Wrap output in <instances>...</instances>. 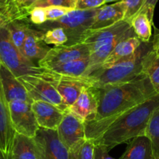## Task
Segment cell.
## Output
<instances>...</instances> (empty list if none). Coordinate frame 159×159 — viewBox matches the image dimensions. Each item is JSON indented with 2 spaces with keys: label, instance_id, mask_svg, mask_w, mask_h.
<instances>
[{
  "label": "cell",
  "instance_id": "277c9868",
  "mask_svg": "<svg viewBox=\"0 0 159 159\" xmlns=\"http://www.w3.org/2000/svg\"><path fill=\"white\" fill-rule=\"evenodd\" d=\"M0 61L16 77L24 75L38 76L45 71L28 60L13 44L7 27V20L0 14Z\"/></svg>",
  "mask_w": 159,
  "mask_h": 159
},
{
  "label": "cell",
  "instance_id": "7402d4cb",
  "mask_svg": "<svg viewBox=\"0 0 159 159\" xmlns=\"http://www.w3.org/2000/svg\"><path fill=\"white\" fill-rule=\"evenodd\" d=\"M7 27H8L10 38H11L13 44L22 53L24 41H25L27 31L30 27V23H29L28 19L7 20Z\"/></svg>",
  "mask_w": 159,
  "mask_h": 159
},
{
  "label": "cell",
  "instance_id": "cb8c5ba5",
  "mask_svg": "<svg viewBox=\"0 0 159 159\" xmlns=\"http://www.w3.org/2000/svg\"><path fill=\"white\" fill-rule=\"evenodd\" d=\"M143 73L149 78L156 93L159 94V57H157L153 49L143 58Z\"/></svg>",
  "mask_w": 159,
  "mask_h": 159
},
{
  "label": "cell",
  "instance_id": "d6a6232c",
  "mask_svg": "<svg viewBox=\"0 0 159 159\" xmlns=\"http://www.w3.org/2000/svg\"><path fill=\"white\" fill-rule=\"evenodd\" d=\"M106 3V0H76L75 10H93Z\"/></svg>",
  "mask_w": 159,
  "mask_h": 159
},
{
  "label": "cell",
  "instance_id": "44dd1931",
  "mask_svg": "<svg viewBox=\"0 0 159 159\" xmlns=\"http://www.w3.org/2000/svg\"><path fill=\"white\" fill-rule=\"evenodd\" d=\"M119 159H154L149 139L146 136H139L131 140Z\"/></svg>",
  "mask_w": 159,
  "mask_h": 159
},
{
  "label": "cell",
  "instance_id": "4316f807",
  "mask_svg": "<svg viewBox=\"0 0 159 159\" xmlns=\"http://www.w3.org/2000/svg\"><path fill=\"white\" fill-rule=\"evenodd\" d=\"M94 140L83 139L69 149V159H94Z\"/></svg>",
  "mask_w": 159,
  "mask_h": 159
},
{
  "label": "cell",
  "instance_id": "83f0119b",
  "mask_svg": "<svg viewBox=\"0 0 159 159\" xmlns=\"http://www.w3.org/2000/svg\"><path fill=\"white\" fill-rule=\"evenodd\" d=\"M43 40L47 45H54L55 46H61L66 45L68 37L65 30L62 27H53L46 30L44 34Z\"/></svg>",
  "mask_w": 159,
  "mask_h": 159
},
{
  "label": "cell",
  "instance_id": "7a4b0ae2",
  "mask_svg": "<svg viewBox=\"0 0 159 159\" xmlns=\"http://www.w3.org/2000/svg\"><path fill=\"white\" fill-rule=\"evenodd\" d=\"M158 105L159 94L120 116L94 142L103 145L110 151L117 145L128 143L139 136H144L150 117Z\"/></svg>",
  "mask_w": 159,
  "mask_h": 159
},
{
  "label": "cell",
  "instance_id": "ffe728a7",
  "mask_svg": "<svg viewBox=\"0 0 159 159\" xmlns=\"http://www.w3.org/2000/svg\"><path fill=\"white\" fill-rule=\"evenodd\" d=\"M140 44L141 41L136 36L129 37L122 40L111 51L100 69L108 68L116 63L118 61L131 56L135 52Z\"/></svg>",
  "mask_w": 159,
  "mask_h": 159
},
{
  "label": "cell",
  "instance_id": "d4e9b609",
  "mask_svg": "<svg viewBox=\"0 0 159 159\" xmlns=\"http://www.w3.org/2000/svg\"><path fill=\"white\" fill-rule=\"evenodd\" d=\"M152 148L154 159H159V105L153 111L145 129V134Z\"/></svg>",
  "mask_w": 159,
  "mask_h": 159
},
{
  "label": "cell",
  "instance_id": "d6986e66",
  "mask_svg": "<svg viewBox=\"0 0 159 159\" xmlns=\"http://www.w3.org/2000/svg\"><path fill=\"white\" fill-rule=\"evenodd\" d=\"M9 159H40L39 151L34 137L16 133Z\"/></svg>",
  "mask_w": 159,
  "mask_h": 159
},
{
  "label": "cell",
  "instance_id": "52a82bcc",
  "mask_svg": "<svg viewBox=\"0 0 159 159\" xmlns=\"http://www.w3.org/2000/svg\"><path fill=\"white\" fill-rule=\"evenodd\" d=\"M20 81L25 87L27 93L33 101H44L57 107L62 112L68 110V105L58 93L52 84L32 75H24L18 77Z\"/></svg>",
  "mask_w": 159,
  "mask_h": 159
},
{
  "label": "cell",
  "instance_id": "ab89813d",
  "mask_svg": "<svg viewBox=\"0 0 159 159\" xmlns=\"http://www.w3.org/2000/svg\"><path fill=\"white\" fill-rule=\"evenodd\" d=\"M1 63H2V62H1V61H0V66H1Z\"/></svg>",
  "mask_w": 159,
  "mask_h": 159
},
{
  "label": "cell",
  "instance_id": "ac0fdd59",
  "mask_svg": "<svg viewBox=\"0 0 159 159\" xmlns=\"http://www.w3.org/2000/svg\"><path fill=\"white\" fill-rule=\"evenodd\" d=\"M126 7L123 1H118L111 5H105L98 8L91 30L104 28L123 20Z\"/></svg>",
  "mask_w": 159,
  "mask_h": 159
},
{
  "label": "cell",
  "instance_id": "9a60e30c",
  "mask_svg": "<svg viewBox=\"0 0 159 159\" xmlns=\"http://www.w3.org/2000/svg\"><path fill=\"white\" fill-rule=\"evenodd\" d=\"M0 84L8 103L16 100L30 104L34 102L19 79L2 63L0 66Z\"/></svg>",
  "mask_w": 159,
  "mask_h": 159
},
{
  "label": "cell",
  "instance_id": "74e56055",
  "mask_svg": "<svg viewBox=\"0 0 159 159\" xmlns=\"http://www.w3.org/2000/svg\"><path fill=\"white\" fill-rule=\"evenodd\" d=\"M0 159H7L5 157V156H4L3 154H2V153L1 152V151H0Z\"/></svg>",
  "mask_w": 159,
  "mask_h": 159
},
{
  "label": "cell",
  "instance_id": "3957f363",
  "mask_svg": "<svg viewBox=\"0 0 159 159\" xmlns=\"http://www.w3.org/2000/svg\"><path fill=\"white\" fill-rule=\"evenodd\" d=\"M152 49V42H141L135 52L105 69H99L85 76L91 86L102 88L106 85L123 83L143 73V59Z\"/></svg>",
  "mask_w": 159,
  "mask_h": 159
},
{
  "label": "cell",
  "instance_id": "f1b7e54d",
  "mask_svg": "<svg viewBox=\"0 0 159 159\" xmlns=\"http://www.w3.org/2000/svg\"><path fill=\"white\" fill-rule=\"evenodd\" d=\"M125 4V11L123 20L129 23L133 17L140 12L144 3V0H122Z\"/></svg>",
  "mask_w": 159,
  "mask_h": 159
},
{
  "label": "cell",
  "instance_id": "ba28073f",
  "mask_svg": "<svg viewBox=\"0 0 159 159\" xmlns=\"http://www.w3.org/2000/svg\"><path fill=\"white\" fill-rule=\"evenodd\" d=\"M38 77L42 78L52 84L68 107L76 100L83 88L90 85L85 76L73 77L62 76L46 69L43 73L38 76Z\"/></svg>",
  "mask_w": 159,
  "mask_h": 159
},
{
  "label": "cell",
  "instance_id": "8d00e7d4",
  "mask_svg": "<svg viewBox=\"0 0 159 159\" xmlns=\"http://www.w3.org/2000/svg\"><path fill=\"white\" fill-rule=\"evenodd\" d=\"M10 2H11V0H0V10L5 8Z\"/></svg>",
  "mask_w": 159,
  "mask_h": 159
},
{
  "label": "cell",
  "instance_id": "30bf717a",
  "mask_svg": "<svg viewBox=\"0 0 159 159\" xmlns=\"http://www.w3.org/2000/svg\"><path fill=\"white\" fill-rule=\"evenodd\" d=\"M89 56L90 50L84 43L55 46L51 48L43 59L38 62V66L41 68L50 70L61 64L88 57Z\"/></svg>",
  "mask_w": 159,
  "mask_h": 159
},
{
  "label": "cell",
  "instance_id": "603a6c76",
  "mask_svg": "<svg viewBox=\"0 0 159 159\" xmlns=\"http://www.w3.org/2000/svg\"><path fill=\"white\" fill-rule=\"evenodd\" d=\"M88 64H89V56L61 64L50 69V70L62 76L80 77L84 75L88 69Z\"/></svg>",
  "mask_w": 159,
  "mask_h": 159
},
{
  "label": "cell",
  "instance_id": "4fadbf2b",
  "mask_svg": "<svg viewBox=\"0 0 159 159\" xmlns=\"http://www.w3.org/2000/svg\"><path fill=\"white\" fill-rule=\"evenodd\" d=\"M57 132L59 139L68 150L78 141L86 138L84 123L68 110L64 113Z\"/></svg>",
  "mask_w": 159,
  "mask_h": 159
},
{
  "label": "cell",
  "instance_id": "1f68e13d",
  "mask_svg": "<svg viewBox=\"0 0 159 159\" xmlns=\"http://www.w3.org/2000/svg\"><path fill=\"white\" fill-rule=\"evenodd\" d=\"M75 9L68 8L64 7H57V6H52V7H45V12H46L47 21L48 20H56L60 19L61 17L65 16L68 13Z\"/></svg>",
  "mask_w": 159,
  "mask_h": 159
},
{
  "label": "cell",
  "instance_id": "d590c367",
  "mask_svg": "<svg viewBox=\"0 0 159 159\" xmlns=\"http://www.w3.org/2000/svg\"><path fill=\"white\" fill-rule=\"evenodd\" d=\"M152 49L157 57H159V30L155 28V34L152 42Z\"/></svg>",
  "mask_w": 159,
  "mask_h": 159
},
{
  "label": "cell",
  "instance_id": "6da1fadb",
  "mask_svg": "<svg viewBox=\"0 0 159 159\" xmlns=\"http://www.w3.org/2000/svg\"><path fill=\"white\" fill-rule=\"evenodd\" d=\"M97 88L99 98L97 113L93 120L84 123L86 138L94 141L120 116L158 94L144 73L129 81Z\"/></svg>",
  "mask_w": 159,
  "mask_h": 159
},
{
  "label": "cell",
  "instance_id": "836d02e7",
  "mask_svg": "<svg viewBox=\"0 0 159 159\" xmlns=\"http://www.w3.org/2000/svg\"><path fill=\"white\" fill-rule=\"evenodd\" d=\"M158 0H144V3L139 13H143L148 15L150 20L153 23V16L155 6Z\"/></svg>",
  "mask_w": 159,
  "mask_h": 159
},
{
  "label": "cell",
  "instance_id": "f546056e",
  "mask_svg": "<svg viewBox=\"0 0 159 159\" xmlns=\"http://www.w3.org/2000/svg\"><path fill=\"white\" fill-rule=\"evenodd\" d=\"M75 4H76V0H38L30 9L34 7L45 8V7H52V6L75 9Z\"/></svg>",
  "mask_w": 159,
  "mask_h": 159
},
{
  "label": "cell",
  "instance_id": "5b68a950",
  "mask_svg": "<svg viewBox=\"0 0 159 159\" xmlns=\"http://www.w3.org/2000/svg\"><path fill=\"white\" fill-rule=\"evenodd\" d=\"M97 10L98 9L73 10L56 20H48L41 25H30L32 28L42 32L53 27H62L68 37L66 45H72L81 43L84 34L91 29Z\"/></svg>",
  "mask_w": 159,
  "mask_h": 159
},
{
  "label": "cell",
  "instance_id": "5bb4252c",
  "mask_svg": "<svg viewBox=\"0 0 159 159\" xmlns=\"http://www.w3.org/2000/svg\"><path fill=\"white\" fill-rule=\"evenodd\" d=\"M16 134L12 125L9 103L0 84V151L9 159L13 138Z\"/></svg>",
  "mask_w": 159,
  "mask_h": 159
},
{
  "label": "cell",
  "instance_id": "60d3db41",
  "mask_svg": "<svg viewBox=\"0 0 159 159\" xmlns=\"http://www.w3.org/2000/svg\"><path fill=\"white\" fill-rule=\"evenodd\" d=\"M13 1H14V0H11V2H13Z\"/></svg>",
  "mask_w": 159,
  "mask_h": 159
},
{
  "label": "cell",
  "instance_id": "4dcf8cb0",
  "mask_svg": "<svg viewBox=\"0 0 159 159\" xmlns=\"http://www.w3.org/2000/svg\"><path fill=\"white\" fill-rule=\"evenodd\" d=\"M28 21L32 25H41L47 21L46 12L44 7H34L29 10Z\"/></svg>",
  "mask_w": 159,
  "mask_h": 159
},
{
  "label": "cell",
  "instance_id": "e0dca14e",
  "mask_svg": "<svg viewBox=\"0 0 159 159\" xmlns=\"http://www.w3.org/2000/svg\"><path fill=\"white\" fill-rule=\"evenodd\" d=\"M44 34L45 32L35 30L30 25L22 50V54L28 60L39 62L51 49L44 42Z\"/></svg>",
  "mask_w": 159,
  "mask_h": 159
},
{
  "label": "cell",
  "instance_id": "2e32d148",
  "mask_svg": "<svg viewBox=\"0 0 159 159\" xmlns=\"http://www.w3.org/2000/svg\"><path fill=\"white\" fill-rule=\"evenodd\" d=\"M31 108L38 126L44 129H57L65 113L55 105L44 101H34Z\"/></svg>",
  "mask_w": 159,
  "mask_h": 159
},
{
  "label": "cell",
  "instance_id": "484cf974",
  "mask_svg": "<svg viewBox=\"0 0 159 159\" xmlns=\"http://www.w3.org/2000/svg\"><path fill=\"white\" fill-rule=\"evenodd\" d=\"M136 36L141 42H149L151 37V26L153 23L150 20L148 15L138 13L129 21Z\"/></svg>",
  "mask_w": 159,
  "mask_h": 159
},
{
  "label": "cell",
  "instance_id": "8fae6325",
  "mask_svg": "<svg viewBox=\"0 0 159 159\" xmlns=\"http://www.w3.org/2000/svg\"><path fill=\"white\" fill-rule=\"evenodd\" d=\"M34 139L40 159H69V150L59 139L57 129L40 127Z\"/></svg>",
  "mask_w": 159,
  "mask_h": 159
},
{
  "label": "cell",
  "instance_id": "8992f818",
  "mask_svg": "<svg viewBox=\"0 0 159 159\" xmlns=\"http://www.w3.org/2000/svg\"><path fill=\"white\" fill-rule=\"evenodd\" d=\"M134 36L136 34L130 24L123 20L109 27L96 30L90 29L83 36L81 43L86 44L91 52L102 45Z\"/></svg>",
  "mask_w": 159,
  "mask_h": 159
},
{
  "label": "cell",
  "instance_id": "9c48e42d",
  "mask_svg": "<svg viewBox=\"0 0 159 159\" xmlns=\"http://www.w3.org/2000/svg\"><path fill=\"white\" fill-rule=\"evenodd\" d=\"M10 118L16 133L29 137H34L39 126L31 108V104L16 100L9 103Z\"/></svg>",
  "mask_w": 159,
  "mask_h": 159
},
{
  "label": "cell",
  "instance_id": "f35d334b",
  "mask_svg": "<svg viewBox=\"0 0 159 159\" xmlns=\"http://www.w3.org/2000/svg\"><path fill=\"white\" fill-rule=\"evenodd\" d=\"M118 1H121V0H106V2H118Z\"/></svg>",
  "mask_w": 159,
  "mask_h": 159
},
{
  "label": "cell",
  "instance_id": "7c38bea8",
  "mask_svg": "<svg viewBox=\"0 0 159 159\" xmlns=\"http://www.w3.org/2000/svg\"><path fill=\"white\" fill-rule=\"evenodd\" d=\"M98 89L86 86L83 88L76 100L68 108V111L79 118L84 123L94 119L98 108Z\"/></svg>",
  "mask_w": 159,
  "mask_h": 159
},
{
  "label": "cell",
  "instance_id": "e575fe53",
  "mask_svg": "<svg viewBox=\"0 0 159 159\" xmlns=\"http://www.w3.org/2000/svg\"><path fill=\"white\" fill-rule=\"evenodd\" d=\"M109 151L102 144L95 143L94 149V159H116L108 154Z\"/></svg>",
  "mask_w": 159,
  "mask_h": 159
}]
</instances>
